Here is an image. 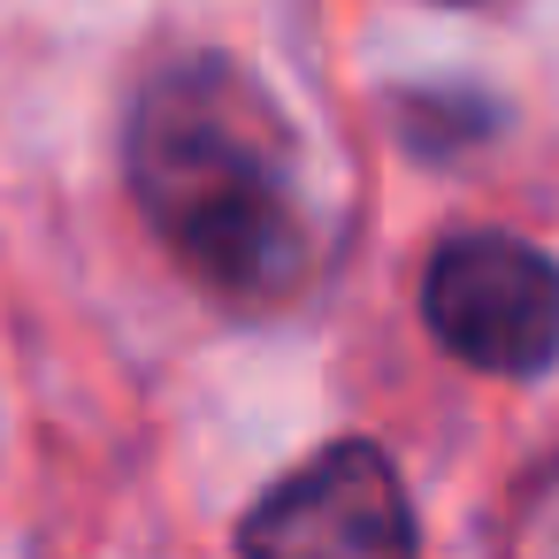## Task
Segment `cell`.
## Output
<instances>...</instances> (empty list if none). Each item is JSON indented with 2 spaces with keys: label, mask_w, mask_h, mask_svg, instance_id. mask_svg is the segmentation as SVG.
Listing matches in <instances>:
<instances>
[{
  "label": "cell",
  "mask_w": 559,
  "mask_h": 559,
  "mask_svg": "<svg viewBox=\"0 0 559 559\" xmlns=\"http://www.w3.org/2000/svg\"><path fill=\"white\" fill-rule=\"evenodd\" d=\"M421 322L475 376H544L559 360V261L506 230H460L421 269Z\"/></svg>",
  "instance_id": "obj_2"
},
{
  "label": "cell",
  "mask_w": 559,
  "mask_h": 559,
  "mask_svg": "<svg viewBox=\"0 0 559 559\" xmlns=\"http://www.w3.org/2000/svg\"><path fill=\"white\" fill-rule=\"evenodd\" d=\"M414 544L421 528L406 513L399 467L368 437L322 444L307 467L269 483L261 506L238 521V551H269V559H383Z\"/></svg>",
  "instance_id": "obj_3"
},
{
  "label": "cell",
  "mask_w": 559,
  "mask_h": 559,
  "mask_svg": "<svg viewBox=\"0 0 559 559\" xmlns=\"http://www.w3.org/2000/svg\"><path fill=\"white\" fill-rule=\"evenodd\" d=\"M131 192L162 246L223 299H284L307 276L299 139L269 85L230 55L154 70L123 139Z\"/></svg>",
  "instance_id": "obj_1"
}]
</instances>
